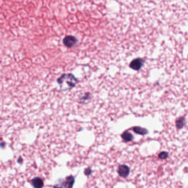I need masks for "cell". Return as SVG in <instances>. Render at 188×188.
Masks as SVG:
<instances>
[{
	"label": "cell",
	"mask_w": 188,
	"mask_h": 188,
	"mask_svg": "<svg viewBox=\"0 0 188 188\" xmlns=\"http://www.w3.org/2000/svg\"><path fill=\"white\" fill-rule=\"evenodd\" d=\"M57 82L60 85L62 90H68L73 88L77 82L76 78L72 74H63L57 79Z\"/></svg>",
	"instance_id": "1"
},
{
	"label": "cell",
	"mask_w": 188,
	"mask_h": 188,
	"mask_svg": "<svg viewBox=\"0 0 188 188\" xmlns=\"http://www.w3.org/2000/svg\"><path fill=\"white\" fill-rule=\"evenodd\" d=\"M75 179L73 176H69L65 179L59 180V182L55 184L53 187L54 188H73L74 184Z\"/></svg>",
	"instance_id": "2"
},
{
	"label": "cell",
	"mask_w": 188,
	"mask_h": 188,
	"mask_svg": "<svg viewBox=\"0 0 188 188\" xmlns=\"http://www.w3.org/2000/svg\"><path fill=\"white\" fill-rule=\"evenodd\" d=\"M129 168L127 165H122L121 166H119L118 169V173L119 174L120 177H121L122 178H127V177L129 174Z\"/></svg>",
	"instance_id": "3"
},
{
	"label": "cell",
	"mask_w": 188,
	"mask_h": 188,
	"mask_svg": "<svg viewBox=\"0 0 188 188\" xmlns=\"http://www.w3.org/2000/svg\"><path fill=\"white\" fill-rule=\"evenodd\" d=\"M76 43V39L74 36H67L63 39V44L67 47H72Z\"/></svg>",
	"instance_id": "4"
},
{
	"label": "cell",
	"mask_w": 188,
	"mask_h": 188,
	"mask_svg": "<svg viewBox=\"0 0 188 188\" xmlns=\"http://www.w3.org/2000/svg\"><path fill=\"white\" fill-rule=\"evenodd\" d=\"M143 63H144V60H142V59H135V60H134L131 63L130 67L132 69H134V70H139V69L142 67Z\"/></svg>",
	"instance_id": "5"
},
{
	"label": "cell",
	"mask_w": 188,
	"mask_h": 188,
	"mask_svg": "<svg viewBox=\"0 0 188 188\" xmlns=\"http://www.w3.org/2000/svg\"><path fill=\"white\" fill-rule=\"evenodd\" d=\"M30 183L34 188H42L44 185V180H43L42 179L39 178V177H36V178L32 179L31 180Z\"/></svg>",
	"instance_id": "6"
},
{
	"label": "cell",
	"mask_w": 188,
	"mask_h": 188,
	"mask_svg": "<svg viewBox=\"0 0 188 188\" xmlns=\"http://www.w3.org/2000/svg\"><path fill=\"white\" fill-rule=\"evenodd\" d=\"M133 131L135 132L136 133H137V134H146L148 133V131L146 129H143V128H141V127H135L133 128Z\"/></svg>",
	"instance_id": "7"
},
{
	"label": "cell",
	"mask_w": 188,
	"mask_h": 188,
	"mask_svg": "<svg viewBox=\"0 0 188 188\" xmlns=\"http://www.w3.org/2000/svg\"><path fill=\"white\" fill-rule=\"evenodd\" d=\"M122 138L124 139L125 141L129 142V141H131V140H132L133 137L131 133H129V132H125L122 134Z\"/></svg>",
	"instance_id": "8"
},
{
	"label": "cell",
	"mask_w": 188,
	"mask_h": 188,
	"mask_svg": "<svg viewBox=\"0 0 188 188\" xmlns=\"http://www.w3.org/2000/svg\"><path fill=\"white\" fill-rule=\"evenodd\" d=\"M183 124H184V118H179V119L177 121V125L178 128L182 127Z\"/></svg>",
	"instance_id": "9"
},
{
	"label": "cell",
	"mask_w": 188,
	"mask_h": 188,
	"mask_svg": "<svg viewBox=\"0 0 188 188\" xmlns=\"http://www.w3.org/2000/svg\"><path fill=\"white\" fill-rule=\"evenodd\" d=\"M168 154L167 152H162V153L159 154V157L160 158V159H166V158L168 157Z\"/></svg>",
	"instance_id": "10"
},
{
	"label": "cell",
	"mask_w": 188,
	"mask_h": 188,
	"mask_svg": "<svg viewBox=\"0 0 188 188\" xmlns=\"http://www.w3.org/2000/svg\"><path fill=\"white\" fill-rule=\"evenodd\" d=\"M91 173V170L90 169V168H87V169L85 171V174H86V175H89Z\"/></svg>",
	"instance_id": "11"
},
{
	"label": "cell",
	"mask_w": 188,
	"mask_h": 188,
	"mask_svg": "<svg viewBox=\"0 0 188 188\" xmlns=\"http://www.w3.org/2000/svg\"><path fill=\"white\" fill-rule=\"evenodd\" d=\"M21 161H22V160H21V158L20 157V158H19V163H21Z\"/></svg>",
	"instance_id": "12"
}]
</instances>
